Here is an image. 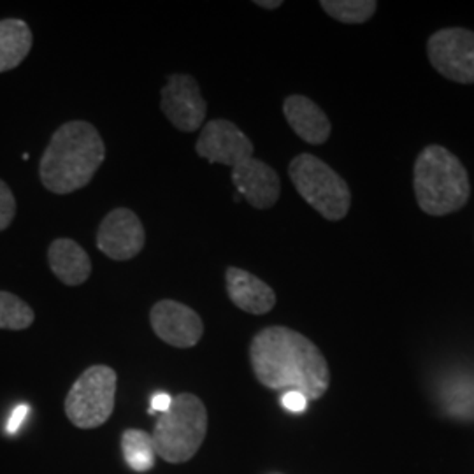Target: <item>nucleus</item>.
<instances>
[{
    "label": "nucleus",
    "mask_w": 474,
    "mask_h": 474,
    "mask_svg": "<svg viewBox=\"0 0 474 474\" xmlns=\"http://www.w3.org/2000/svg\"><path fill=\"white\" fill-rule=\"evenodd\" d=\"M251 369L271 391L299 392L318 401L331 385V369L320 348L288 327H266L251 339Z\"/></svg>",
    "instance_id": "f257e3e1"
},
{
    "label": "nucleus",
    "mask_w": 474,
    "mask_h": 474,
    "mask_svg": "<svg viewBox=\"0 0 474 474\" xmlns=\"http://www.w3.org/2000/svg\"><path fill=\"white\" fill-rule=\"evenodd\" d=\"M106 159V144L99 131L83 120L56 129L39 164L41 183L56 196L86 187Z\"/></svg>",
    "instance_id": "f03ea898"
},
{
    "label": "nucleus",
    "mask_w": 474,
    "mask_h": 474,
    "mask_svg": "<svg viewBox=\"0 0 474 474\" xmlns=\"http://www.w3.org/2000/svg\"><path fill=\"white\" fill-rule=\"evenodd\" d=\"M413 189L420 209L430 217L455 213L471 197L468 170L440 144H430L420 153L413 170Z\"/></svg>",
    "instance_id": "7ed1b4c3"
},
{
    "label": "nucleus",
    "mask_w": 474,
    "mask_h": 474,
    "mask_svg": "<svg viewBox=\"0 0 474 474\" xmlns=\"http://www.w3.org/2000/svg\"><path fill=\"white\" fill-rule=\"evenodd\" d=\"M208 434V410L189 392L172 397L170 408L155 423L151 432L157 457L169 464H185L194 459Z\"/></svg>",
    "instance_id": "20e7f679"
},
{
    "label": "nucleus",
    "mask_w": 474,
    "mask_h": 474,
    "mask_svg": "<svg viewBox=\"0 0 474 474\" xmlns=\"http://www.w3.org/2000/svg\"><path fill=\"white\" fill-rule=\"evenodd\" d=\"M288 176L299 196L325 220L339 222L348 215L352 206L348 183L318 157L297 155L288 166Z\"/></svg>",
    "instance_id": "39448f33"
},
{
    "label": "nucleus",
    "mask_w": 474,
    "mask_h": 474,
    "mask_svg": "<svg viewBox=\"0 0 474 474\" xmlns=\"http://www.w3.org/2000/svg\"><path fill=\"white\" fill-rule=\"evenodd\" d=\"M118 376L110 365H92L65 397V415L78 429H97L111 419Z\"/></svg>",
    "instance_id": "423d86ee"
},
{
    "label": "nucleus",
    "mask_w": 474,
    "mask_h": 474,
    "mask_svg": "<svg viewBox=\"0 0 474 474\" xmlns=\"http://www.w3.org/2000/svg\"><path fill=\"white\" fill-rule=\"evenodd\" d=\"M427 56L432 67L455 83H474V32L468 28H443L430 35Z\"/></svg>",
    "instance_id": "0eeeda50"
},
{
    "label": "nucleus",
    "mask_w": 474,
    "mask_h": 474,
    "mask_svg": "<svg viewBox=\"0 0 474 474\" xmlns=\"http://www.w3.org/2000/svg\"><path fill=\"white\" fill-rule=\"evenodd\" d=\"M197 155L209 164H224L236 168L253 159L250 138L228 120H211L204 125L196 144Z\"/></svg>",
    "instance_id": "6e6552de"
},
{
    "label": "nucleus",
    "mask_w": 474,
    "mask_h": 474,
    "mask_svg": "<svg viewBox=\"0 0 474 474\" xmlns=\"http://www.w3.org/2000/svg\"><path fill=\"white\" fill-rule=\"evenodd\" d=\"M162 112L168 116L172 127L181 132H196L206 120V101L200 86L189 74H172L162 88Z\"/></svg>",
    "instance_id": "1a4fd4ad"
},
{
    "label": "nucleus",
    "mask_w": 474,
    "mask_h": 474,
    "mask_svg": "<svg viewBox=\"0 0 474 474\" xmlns=\"http://www.w3.org/2000/svg\"><path fill=\"white\" fill-rule=\"evenodd\" d=\"M146 243V232L140 217L127 209L116 208L99 225L97 248L106 256L125 262L140 255Z\"/></svg>",
    "instance_id": "9d476101"
},
{
    "label": "nucleus",
    "mask_w": 474,
    "mask_h": 474,
    "mask_svg": "<svg viewBox=\"0 0 474 474\" xmlns=\"http://www.w3.org/2000/svg\"><path fill=\"white\" fill-rule=\"evenodd\" d=\"M153 333L174 348H194L204 334L198 313L178 301H159L150 311Z\"/></svg>",
    "instance_id": "9b49d317"
},
{
    "label": "nucleus",
    "mask_w": 474,
    "mask_h": 474,
    "mask_svg": "<svg viewBox=\"0 0 474 474\" xmlns=\"http://www.w3.org/2000/svg\"><path fill=\"white\" fill-rule=\"evenodd\" d=\"M232 183L239 196L255 209H269L278 202L281 194L278 172L262 160L248 159L232 168Z\"/></svg>",
    "instance_id": "f8f14e48"
},
{
    "label": "nucleus",
    "mask_w": 474,
    "mask_h": 474,
    "mask_svg": "<svg viewBox=\"0 0 474 474\" xmlns=\"http://www.w3.org/2000/svg\"><path fill=\"white\" fill-rule=\"evenodd\" d=\"M227 295L230 303L250 314H266L276 306L275 290L255 275L239 267H228L225 273Z\"/></svg>",
    "instance_id": "ddd939ff"
},
{
    "label": "nucleus",
    "mask_w": 474,
    "mask_h": 474,
    "mask_svg": "<svg viewBox=\"0 0 474 474\" xmlns=\"http://www.w3.org/2000/svg\"><path fill=\"white\" fill-rule=\"evenodd\" d=\"M283 114L292 131L309 144H324L331 138L333 125L329 116L305 95L286 97Z\"/></svg>",
    "instance_id": "4468645a"
},
{
    "label": "nucleus",
    "mask_w": 474,
    "mask_h": 474,
    "mask_svg": "<svg viewBox=\"0 0 474 474\" xmlns=\"http://www.w3.org/2000/svg\"><path fill=\"white\" fill-rule=\"evenodd\" d=\"M48 264L56 278L67 286L83 285L92 275V260L76 241L60 237L48 248Z\"/></svg>",
    "instance_id": "2eb2a0df"
},
{
    "label": "nucleus",
    "mask_w": 474,
    "mask_h": 474,
    "mask_svg": "<svg viewBox=\"0 0 474 474\" xmlns=\"http://www.w3.org/2000/svg\"><path fill=\"white\" fill-rule=\"evenodd\" d=\"M32 30L24 20L0 22V73L18 67L32 50Z\"/></svg>",
    "instance_id": "dca6fc26"
},
{
    "label": "nucleus",
    "mask_w": 474,
    "mask_h": 474,
    "mask_svg": "<svg viewBox=\"0 0 474 474\" xmlns=\"http://www.w3.org/2000/svg\"><path fill=\"white\" fill-rule=\"evenodd\" d=\"M121 451L125 462L136 473H148L153 469L157 451L150 432L140 429H127L121 436Z\"/></svg>",
    "instance_id": "f3484780"
},
{
    "label": "nucleus",
    "mask_w": 474,
    "mask_h": 474,
    "mask_svg": "<svg viewBox=\"0 0 474 474\" xmlns=\"http://www.w3.org/2000/svg\"><path fill=\"white\" fill-rule=\"evenodd\" d=\"M322 9L337 22L361 25L371 20L376 13L378 2L374 0H322Z\"/></svg>",
    "instance_id": "a211bd4d"
},
{
    "label": "nucleus",
    "mask_w": 474,
    "mask_h": 474,
    "mask_svg": "<svg viewBox=\"0 0 474 474\" xmlns=\"http://www.w3.org/2000/svg\"><path fill=\"white\" fill-rule=\"evenodd\" d=\"M35 320L32 307L18 295L0 290V329L24 331Z\"/></svg>",
    "instance_id": "6ab92c4d"
},
{
    "label": "nucleus",
    "mask_w": 474,
    "mask_h": 474,
    "mask_svg": "<svg viewBox=\"0 0 474 474\" xmlns=\"http://www.w3.org/2000/svg\"><path fill=\"white\" fill-rule=\"evenodd\" d=\"M16 215V198L11 189L0 179V232L13 224Z\"/></svg>",
    "instance_id": "aec40b11"
},
{
    "label": "nucleus",
    "mask_w": 474,
    "mask_h": 474,
    "mask_svg": "<svg viewBox=\"0 0 474 474\" xmlns=\"http://www.w3.org/2000/svg\"><path fill=\"white\" fill-rule=\"evenodd\" d=\"M281 404L294 413H301L307 408V399L299 392H285L281 397Z\"/></svg>",
    "instance_id": "412c9836"
},
{
    "label": "nucleus",
    "mask_w": 474,
    "mask_h": 474,
    "mask_svg": "<svg viewBox=\"0 0 474 474\" xmlns=\"http://www.w3.org/2000/svg\"><path fill=\"white\" fill-rule=\"evenodd\" d=\"M28 413H30V406H28V404H18V406L13 410L9 420H7V425H5L7 434H16V432L20 430V427L24 425L25 419H27Z\"/></svg>",
    "instance_id": "4be33fe9"
},
{
    "label": "nucleus",
    "mask_w": 474,
    "mask_h": 474,
    "mask_svg": "<svg viewBox=\"0 0 474 474\" xmlns=\"http://www.w3.org/2000/svg\"><path fill=\"white\" fill-rule=\"evenodd\" d=\"M170 402H172V397L166 393V392H159L151 397V408H150V415H153L155 411H160V413H166L169 408H170Z\"/></svg>",
    "instance_id": "5701e85b"
},
{
    "label": "nucleus",
    "mask_w": 474,
    "mask_h": 474,
    "mask_svg": "<svg viewBox=\"0 0 474 474\" xmlns=\"http://www.w3.org/2000/svg\"><path fill=\"white\" fill-rule=\"evenodd\" d=\"M255 4L260 5V7H264V9H278V7L283 5L281 0H256Z\"/></svg>",
    "instance_id": "b1692460"
}]
</instances>
